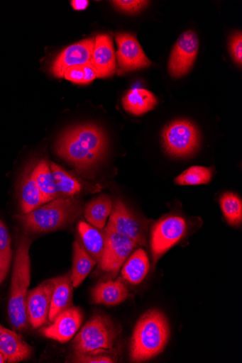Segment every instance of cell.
I'll return each instance as SVG.
<instances>
[{
    "mask_svg": "<svg viewBox=\"0 0 242 363\" xmlns=\"http://www.w3.org/2000/svg\"><path fill=\"white\" fill-rule=\"evenodd\" d=\"M128 296V290L121 279L98 284L92 290L94 303L116 306L124 302Z\"/></svg>",
    "mask_w": 242,
    "mask_h": 363,
    "instance_id": "18",
    "label": "cell"
},
{
    "mask_svg": "<svg viewBox=\"0 0 242 363\" xmlns=\"http://www.w3.org/2000/svg\"><path fill=\"white\" fill-rule=\"evenodd\" d=\"M115 7L125 13H136L142 11L148 4L143 0H116L111 2Z\"/></svg>",
    "mask_w": 242,
    "mask_h": 363,
    "instance_id": "30",
    "label": "cell"
},
{
    "mask_svg": "<svg viewBox=\"0 0 242 363\" xmlns=\"http://www.w3.org/2000/svg\"><path fill=\"white\" fill-rule=\"evenodd\" d=\"M33 168L24 174L20 186L21 206L23 214L28 213L44 205L38 184L34 179Z\"/></svg>",
    "mask_w": 242,
    "mask_h": 363,
    "instance_id": "19",
    "label": "cell"
},
{
    "mask_svg": "<svg viewBox=\"0 0 242 363\" xmlns=\"http://www.w3.org/2000/svg\"><path fill=\"white\" fill-rule=\"evenodd\" d=\"M124 109L135 116H141L153 110L158 100L153 93L145 89H133L128 91L122 100Z\"/></svg>",
    "mask_w": 242,
    "mask_h": 363,
    "instance_id": "20",
    "label": "cell"
},
{
    "mask_svg": "<svg viewBox=\"0 0 242 363\" xmlns=\"http://www.w3.org/2000/svg\"><path fill=\"white\" fill-rule=\"evenodd\" d=\"M31 240L25 237L20 240L14 262L9 315L11 323L16 331L25 330L28 321L26 299L31 280Z\"/></svg>",
    "mask_w": 242,
    "mask_h": 363,
    "instance_id": "4",
    "label": "cell"
},
{
    "mask_svg": "<svg viewBox=\"0 0 242 363\" xmlns=\"http://www.w3.org/2000/svg\"><path fill=\"white\" fill-rule=\"evenodd\" d=\"M59 197H71L82 190L81 182L55 162L50 164Z\"/></svg>",
    "mask_w": 242,
    "mask_h": 363,
    "instance_id": "26",
    "label": "cell"
},
{
    "mask_svg": "<svg viewBox=\"0 0 242 363\" xmlns=\"http://www.w3.org/2000/svg\"><path fill=\"white\" fill-rule=\"evenodd\" d=\"M96 263L97 261L76 241L74 244L73 269L71 274L74 287H78L84 281Z\"/></svg>",
    "mask_w": 242,
    "mask_h": 363,
    "instance_id": "25",
    "label": "cell"
},
{
    "mask_svg": "<svg viewBox=\"0 0 242 363\" xmlns=\"http://www.w3.org/2000/svg\"><path fill=\"white\" fill-rule=\"evenodd\" d=\"M13 257L11 240L9 230L0 220V284L8 276Z\"/></svg>",
    "mask_w": 242,
    "mask_h": 363,
    "instance_id": "27",
    "label": "cell"
},
{
    "mask_svg": "<svg viewBox=\"0 0 242 363\" xmlns=\"http://www.w3.org/2000/svg\"><path fill=\"white\" fill-rule=\"evenodd\" d=\"M221 210L228 221L232 225H237L242 220V203L239 196L231 192H226L220 199Z\"/></svg>",
    "mask_w": 242,
    "mask_h": 363,
    "instance_id": "28",
    "label": "cell"
},
{
    "mask_svg": "<svg viewBox=\"0 0 242 363\" xmlns=\"http://www.w3.org/2000/svg\"><path fill=\"white\" fill-rule=\"evenodd\" d=\"M187 228L185 219L177 216L164 218L153 226L151 250L155 262L182 240L186 234Z\"/></svg>",
    "mask_w": 242,
    "mask_h": 363,
    "instance_id": "7",
    "label": "cell"
},
{
    "mask_svg": "<svg viewBox=\"0 0 242 363\" xmlns=\"http://www.w3.org/2000/svg\"><path fill=\"white\" fill-rule=\"evenodd\" d=\"M50 281L54 285V290L50 303L49 319L53 322L61 312L72 307L73 283L71 274L54 278Z\"/></svg>",
    "mask_w": 242,
    "mask_h": 363,
    "instance_id": "17",
    "label": "cell"
},
{
    "mask_svg": "<svg viewBox=\"0 0 242 363\" xmlns=\"http://www.w3.org/2000/svg\"><path fill=\"white\" fill-rule=\"evenodd\" d=\"M199 50V39L193 30H187L178 39L170 54L168 71L171 77L180 78L192 68Z\"/></svg>",
    "mask_w": 242,
    "mask_h": 363,
    "instance_id": "10",
    "label": "cell"
},
{
    "mask_svg": "<svg viewBox=\"0 0 242 363\" xmlns=\"http://www.w3.org/2000/svg\"><path fill=\"white\" fill-rule=\"evenodd\" d=\"M5 362H6V359L4 356V354H2V352H0V363H5Z\"/></svg>",
    "mask_w": 242,
    "mask_h": 363,
    "instance_id": "36",
    "label": "cell"
},
{
    "mask_svg": "<svg viewBox=\"0 0 242 363\" xmlns=\"http://www.w3.org/2000/svg\"><path fill=\"white\" fill-rule=\"evenodd\" d=\"M35 179L42 194L44 204L59 198V194L49 163L45 160H40L33 169Z\"/></svg>",
    "mask_w": 242,
    "mask_h": 363,
    "instance_id": "23",
    "label": "cell"
},
{
    "mask_svg": "<svg viewBox=\"0 0 242 363\" xmlns=\"http://www.w3.org/2000/svg\"><path fill=\"white\" fill-rule=\"evenodd\" d=\"M82 209L81 202L76 198L62 197L16 218L28 232L45 233L73 223Z\"/></svg>",
    "mask_w": 242,
    "mask_h": 363,
    "instance_id": "3",
    "label": "cell"
},
{
    "mask_svg": "<svg viewBox=\"0 0 242 363\" xmlns=\"http://www.w3.org/2000/svg\"><path fill=\"white\" fill-rule=\"evenodd\" d=\"M107 140L95 125H82L67 130L56 146L57 153L78 169H87L105 152Z\"/></svg>",
    "mask_w": 242,
    "mask_h": 363,
    "instance_id": "1",
    "label": "cell"
},
{
    "mask_svg": "<svg viewBox=\"0 0 242 363\" xmlns=\"http://www.w3.org/2000/svg\"><path fill=\"white\" fill-rule=\"evenodd\" d=\"M170 336L167 320L161 312L151 310L137 322L131 343V359L135 362L148 360L161 353Z\"/></svg>",
    "mask_w": 242,
    "mask_h": 363,
    "instance_id": "2",
    "label": "cell"
},
{
    "mask_svg": "<svg viewBox=\"0 0 242 363\" xmlns=\"http://www.w3.org/2000/svg\"><path fill=\"white\" fill-rule=\"evenodd\" d=\"M229 50L233 60L241 67L242 64V35L241 31L236 32L230 38Z\"/></svg>",
    "mask_w": 242,
    "mask_h": 363,
    "instance_id": "31",
    "label": "cell"
},
{
    "mask_svg": "<svg viewBox=\"0 0 242 363\" xmlns=\"http://www.w3.org/2000/svg\"><path fill=\"white\" fill-rule=\"evenodd\" d=\"M94 48V38L85 39L66 48L53 62L50 72L55 77L62 79L67 69L75 66L91 65Z\"/></svg>",
    "mask_w": 242,
    "mask_h": 363,
    "instance_id": "12",
    "label": "cell"
},
{
    "mask_svg": "<svg viewBox=\"0 0 242 363\" xmlns=\"http://www.w3.org/2000/svg\"><path fill=\"white\" fill-rule=\"evenodd\" d=\"M150 269L147 253L143 249L135 251L125 263L122 277L128 283L139 284L147 277Z\"/></svg>",
    "mask_w": 242,
    "mask_h": 363,
    "instance_id": "21",
    "label": "cell"
},
{
    "mask_svg": "<svg viewBox=\"0 0 242 363\" xmlns=\"http://www.w3.org/2000/svg\"><path fill=\"white\" fill-rule=\"evenodd\" d=\"M212 172L209 168L192 167L185 171L176 179L180 185H200L209 184L212 179Z\"/></svg>",
    "mask_w": 242,
    "mask_h": 363,
    "instance_id": "29",
    "label": "cell"
},
{
    "mask_svg": "<svg viewBox=\"0 0 242 363\" xmlns=\"http://www.w3.org/2000/svg\"><path fill=\"white\" fill-rule=\"evenodd\" d=\"M97 78V72L92 65L84 66L83 84H88Z\"/></svg>",
    "mask_w": 242,
    "mask_h": 363,
    "instance_id": "34",
    "label": "cell"
},
{
    "mask_svg": "<svg viewBox=\"0 0 242 363\" xmlns=\"http://www.w3.org/2000/svg\"><path fill=\"white\" fill-rule=\"evenodd\" d=\"M162 138L166 152L174 157L190 156L199 145V130L188 120H177L168 124L163 130Z\"/></svg>",
    "mask_w": 242,
    "mask_h": 363,
    "instance_id": "6",
    "label": "cell"
},
{
    "mask_svg": "<svg viewBox=\"0 0 242 363\" xmlns=\"http://www.w3.org/2000/svg\"><path fill=\"white\" fill-rule=\"evenodd\" d=\"M113 203L107 195H101L90 202L85 208L87 220L94 227L102 229L111 214Z\"/></svg>",
    "mask_w": 242,
    "mask_h": 363,
    "instance_id": "24",
    "label": "cell"
},
{
    "mask_svg": "<svg viewBox=\"0 0 242 363\" xmlns=\"http://www.w3.org/2000/svg\"><path fill=\"white\" fill-rule=\"evenodd\" d=\"M89 4V2L87 0H73L72 1V6L76 11H83L85 10Z\"/></svg>",
    "mask_w": 242,
    "mask_h": 363,
    "instance_id": "35",
    "label": "cell"
},
{
    "mask_svg": "<svg viewBox=\"0 0 242 363\" xmlns=\"http://www.w3.org/2000/svg\"><path fill=\"white\" fill-rule=\"evenodd\" d=\"M0 352L6 362L15 363L28 359L32 348L19 335L0 324Z\"/></svg>",
    "mask_w": 242,
    "mask_h": 363,
    "instance_id": "16",
    "label": "cell"
},
{
    "mask_svg": "<svg viewBox=\"0 0 242 363\" xmlns=\"http://www.w3.org/2000/svg\"><path fill=\"white\" fill-rule=\"evenodd\" d=\"M116 40L118 45L116 57L119 65V75L148 68L152 65L133 35L118 33Z\"/></svg>",
    "mask_w": 242,
    "mask_h": 363,
    "instance_id": "11",
    "label": "cell"
},
{
    "mask_svg": "<svg viewBox=\"0 0 242 363\" xmlns=\"http://www.w3.org/2000/svg\"><path fill=\"white\" fill-rule=\"evenodd\" d=\"M63 78L75 84H83L84 66H75L67 69L64 73Z\"/></svg>",
    "mask_w": 242,
    "mask_h": 363,
    "instance_id": "33",
    "label": "cell"
},
{
    "mask_svg": "<svg viewBox=\"0 0 242 363\" xmlns=\"http://www.w3.org/2000/svg\"><path fill=\"white\" fill-rule=\"evenodd\" d=\"M106 246L99 261V267L104 272L117 275L123 263L137 244L113 230L106 228Z\"/></svg>",
    "mask_w": 242,
    "mask_h": 363,
    "instance_id": "9",
    "label": "cell"
},
{
    "mask_svg": "<svg viewBox=\"0 0 242 363\" xmlns=\"http://www.w3.org/2000/svg\"><path fill=\"white\" fill-rule=\"evenodd\" d=\"M74 362H82V363H113L114 359H112L109 354H75L72 359Z\"/></svg>",
    "mask_w": 242,
    "mask_h": 363,
    "instance_id": "32",
    "label": "cell"
},
{
    "mask_svg": "<svg viewBox=\"0 0 242 363\" xmlns=\"http://www.w3.org/2000/svg\"><path fill=\"white\" fill-rule=\"evenodd\" d=\"M82 313L77 307H71L61 312L53 324L43 328L41 333L47 338L65 343L70 341L77 333L82 322Z\"/></svg>",
    "mask_w": 242,
    "mask_h": 363,
    "instance_id": "14",
    "label": "cell"
},
{
    "mask_svg": "<svg viewBox=\"0 0 242 363\" xmlns=\"http://www.w3.org/2000/svg\"><path fill=\"white\" fill-rule=\"evenodd\" d=\"M106 228L134 241L137 245H146L145 223L136 217L121 201H116L113 206Z\"/></svg>",
    "mask_w": 242,
    "mask_h": 363,
    "instance_id": "8",
    "label": "cell"
},
{
    "mask_svg": "<svg viewBox=\"0 0 242 363\" xmlns=\"http://www.w3.org/2000/svg\"><path fill=\"white\" fill-rule=\"evenodd\" d=\"M119 333L107 317H93L82 328L72 343L75 354H101L111 350Z\"/></svg>",
    "mask_w": 242,
    "mask_h": 363,
    "instance_id": "5",
    "label": "cell"
},
{
    "mask_svg": "<svg viewBox=\"0 0 242 363\" xmlns=\"http://www.w3.org/2000/svg\"><path fill=\"white\" fill-rule=\"evenodd\" d=\"M91 65L97 72V78H109L116 73V53L110 35L101 34L94 38Z\"/></svg>",
    "mask_w": 242,
    "mask_h": 363,
    "instance_id": "15",
    "label": "cell"
},
{
    "mask_svg": "<svg viewBox=\"0 0 242 363\" xmlns=\"http://www.w3.org/2000/svg\"><path fill=\"white\" fill-rule=\"evenodd\" d=\"M78 230L86 251L99 262L106 246L105 232L101 233L99 228L84 221L79 222Z\"/></svg>",
    "mask_w": 242,
    "mask_h": 363,
    "instance_id": "22",
    "label": "cell"
},
{
    "mask_svg": "<svg viewBox=\"0 0 242 363\" xmlns=\"http://www.w3.org/2000/svg\"><path fill=\"white\" fill-rule=\"evenodd\" d=\"M53 290L54 285L49 280L28 293L26 311L28 319L33 328L41 327L49 318Z\"/></svg>",
    "mask_w": 242,
    "mask_h": 363,
    "instance_id": "13",
    "label": "cell"
}]
</instances>
